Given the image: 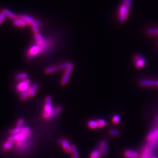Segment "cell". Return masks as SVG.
I'll list each match as a JSON object with an SVG mask.
<instances>
[{
    "mask_svg": "<svg viewBox=\"0 0 158 158\" xmlns=\"http://www.w3.org/2000/svg\"><path fill=\"white\" fill-rule=\"evenodd\" d=\"M54 108L52 107V99L50 96H47L45 99V104L43 111V117L46 119H49Z\"/></svg>",
    "mask_w": 158,
    "mask_h": 158,
    "instance_id": "1",
    "label": "cell"
},
{
    "mask_svg": "<svg viewBox=\"0 0 158 158\" xmlns=\"http://www.w3.org/2000/svg\"><path fill=\"white\" fill-rule=\"evenodd\" d=\"M130 8L126 7L124 4H122L119 8L118 20L120 23H124L127 19L129 15Z\"/></svg>",
    "mask_w": 158,
    "mask_h": 158,
    "instance_id": "2",
    "label": "cell"
},
{
    "mask_svg": "<svg viewBox=\"0 0 158 158\" xmlns=\"http://www.w3.org/2000/svg\"><path fill=\"white\" fill-rule=\"evenodd\" d=\"M73 64L71 62L70 63V65L68 66V67L65 70V72H64L63 76L61 80L62 85H64L68 83V80L70 79V75H71V73L73 71Z\"/></svg>",
    "mask_w": 158,
    "mask_h": 158,
    "instance_id": "3",
    "label": "cell"
},
{
    "mask_svg": "<svg viewBox=\"0 0 158 158\" xmlns=\"http://www.w3.org/2000/svg\"><path fill=\"white\" fill-rule=\"evenodd\" d=\"M20 16L26 22L27 25H32V24H36L39 27H42L43 26V23L41 21L34 19L33 17L28 14H24Z\"/></svg>",
    "mask_w": 158,
    "mask_h": 158,
    "instance_id": "4",
    "label": "cell"
},
{
    "mask_svg": "<svg viewBox=\"0 0 158 158\" xmlns=\"http://www.w3.org/2000/svg\"><path fill=\"white\" fill-rule=\"evenodd\" d=\"M30 136H31L30 135H28V134H26L25 133L21 132L19 134L11 136L9 138V140H11V142H22V141H23V140L26 139L28 138H29Z\"/></svg>",
    "mask_w": 158,
    "mask_h": 158,
    "instance_id": "5",
    "label": "cell"
},
{
    "mask_svg": "<svg viewBox=\"0 0 158 158\" xmlns=\"http://www.w3.org/2000/svg\"><path fill=\"white\" fill-rule=\"evenodd\" d=\"M31 80L29 79H25L20 81L17 85V90L19 92L22 93L30 89Z\"/></svg>",
    "mask_w": 158,
    "mask_h": 158,
    "instance_id": "6",
    "label": "cell"
},
{
    "mask_svg": "<svg viewBox=\"0 0 158 158\" xmlns=\"http://www.w3.org/2000/svg\"><path fill=\"white\" fill-rule=\"evenodd\" d=\"M147 140L149 142L158 141V127L153 129L148 134Z\"/></svg>",
    "mask_w": 158,
    "mask_h": 158,
    "instance_id": "7",
    "label": "cell"
},
{
    "mask_svg": "<svg viewBox=\"0 0 158 158\" xmlns=\"http://www.w3.org/2000/svg\"><path fill=\"white\" fill-rule=\"evenodd\" d=\"M135 66L136 68H141L143 67L146 63L145 59L139 54H137L134 57Z\"/></svg>",
    "mask_w": 158,
    "mask_h": 158,
    "instance_id": "8",
    "label": "cell"
},
{
    "mask_svg": "<svg viewBox=\"0 0 158 158\" xmlns=\"http://www.w3.org/2000/svg\"><path fill=\"white\" fill-rule=\"evenodd\" d=\"M108 142L106 140H102V141L100 143L98 150L100 152V155L101 156H104L105 155L107 154V151H108Z\"/></svg>",
    "mask_w": 158,
    "mask_h": 158,
    "instance_id": "9",
    "label": "cell"
},
{
    "mask_svg": "<svg viewBox=\"0 0 158 158\" xmlns=\"http://www.w3.org/2000/svg\"><path fill=\"white\" fill-rule=\"evenodd\" d=\"M41 52V48L39 45L38 44L33 45L28 51V57L29 58H33L35 55L38 54L39 53Z\"/></svg>",
    "mask_w": 158,
    "mask_h": 158,
    "instance_id": "10",
    "label": "cell"
},
{
    "mask_svg": "<svg viewBox=\"0 0 158 158\" xmlns=\"http://www.w3.org/2000/svg\"><path fill=\"white\" fill-rule=\"evenodd\" d=\"M58 142L62 146L63 149L67 153H70L72 145H70L69 141L67 139H60L58 140Z\"/></svg>",
    "mask_w": 158,
    "mask_h": 158,
    "instance_id": "11",
    "label": "cell"
},
{
    "mask_svg": "<svg viewBox=\"0 0 158 158\" xmlns=\"http://www.w3.org/2000/svg\"><path fill=\"white\" fill-rule=\"evenodd\" d=\"M12 24L14 25L19 27H25L27 25L26 22L22 18L21 16L17 18L16 19L12 21Z\"/></svg>",
    "mask_w": 158,
    "mask_h": 158,
    "instance_id": "12",
    "label": "cell"
},
{
    "mask_svg": "<svg viewBox=\"0 0 158 158\" xmlns=\"http://www.w3.org/2000/svg\"><path fill=\"white\" fill-rule=\"evenodd\" d=\"M63 108L62 106H57L55 108H54L49 118V119H53L56 117H58L62 111Z\"/></svg>",
    "mask_w": 158,
    "mask_h": 158,
    "instance_id": "13",
    "label": "cell"
},
{
    "mask_svg": "<svg viewBox=\"0 0 158 158\" xmlns=\"http://www.w3.org/2000/svg\"><path fill=\"white\" fill-rule=\"evenodd\" d=\"M139 84L143 87H152L155 85V81L149 79H143L139 81Z\"/></svg>",
    "mask_w": 158,
    "mask_h": 158,
    "instance_id": "14",
    "label": "cell"
},
{
    "mask_svg": "<svg viewBox=\"0 0 158 158\" xmlns=\"http://www.w3.org/2000/svg\"><path fill=\"white\" fill-rule=\"evenodd\" d=\"M3 11L5 14L6 16H7L8 18H9V19H11L12 20H14L16 19L17 18H18L17 15L15 14H14V12H12V11H11L8 9L5 8V9H3Z\"/></svg>",
    "mask_w": 158,
    "mask_h": 158,
    "instance_id": "15",
    "label": "cell"
},
{
    "mask_svg": "<svg viewBox=\"0 0 158 158\" xmlns=\"http://www.w3.org/2000/svg\"><path fill=\"white\" fill-rule=\"evenodd\" d=\"M35 39H36V41H37V43L39 45V46H42L44 42H45V40H44V38L43 37L42 35L40 33H36L35 35Z\"/></svg>",
    "mask_w": 158,
    "mask_h": 158,
    "instance_id": "16",
    "label": "cell"
},
{
    "mask_svg": "<svg viewBox=\"0 0 158 158\" xmlns=\"http://www.w3.org/2000/svg\"><path fill=\"white\" fill-rule=\"evenodd\" d=\"M39 88V84L38 83H34L31 87H30V97H33L37 93V90Z\"/></svg>",
    "mask_w": 158,
    "mask_h": 158,
    "instance_id": "17",
    "label": "cell"
},
{
    "mask_svg": "<svg viewBox=\"0 0 158 158\" xmlns=\"http://www.w3.org/2000/svg\"><path fill=\"white\" fill-rule=\"evenodd\" d=\"M58 70H59L58 66H54L46 68L45 70V72L46 74H51L57 72Z\"/></svg>",
    "mask_w": 158,
    "mask_h": 158,
    "instance_id": "18",
    "label": "cell"
},
{
    "mask_svg": "<svg viewBox=\"0 0 158 158\" xmlns=\"http://www.w3.org/2000/svg\"><path fill=\"white\" fill-rule=\"evenodd\" d=\"M70 153L72 154V158H79V153L76 145H72Z\"/></svg>",
    "mask_w": 158,
    "mask_h": 158,
    "instance_id": "19",
    "label": "cell"
},
{
    "mask_svg": "<svg viewBox=\"0 0 158 158\" xmlns=\"http://www.w3.org/2000/svg\"><path fill=\"white\" fill-rule=\"evenodd\" d=\"M28 74L26 73H19L15 75V79L18 80H24L28 79Z\"/></svg>",
    "mask_w": 158,
    "mask_h": 158,
    "instance_id": "20",
    "label": "cell"
},
{
    "mask_svg": "<svg viewBox=\"0 0 158 158\" xmlns=\"http://www.w3.org/2000/svg\"><path fill=\"white\" fill-rule=\"evenodd\" d=\"M139 156V154L137 152L134 151H132V150H127L125 152V156L128 157V156H134V157H138Z\"/></svg>",
    "mask_w": 158,
    "mask_h": 158,
    "instance_id": "21",
    "label": "cell"
},
{
    "mask_svg": "<svg viewBox=\"0 0 158 158\" xmlns=\"http://www.w3.org/2000/svg\"><path fill=\"white\" fill-rule=\"evenodd\" d=\"M87 125L90 128H94H94H97L98 127L97 121H94V120L89 121V122H88Z\"/></svg>",
    "mask_w": 158,
    "mask_h": 158,
    "instance_id": "22",
    "label": "cell"
},
{
    "mask_svg": "<svg viewBox=\"0 0 158 158\" xmlns=\"http://www.w3.org/2000/svg\"><path fill=\"white\" fill-rule=\"evenodd\" d=\"M12 145H13L12 142H11V140H8L4 144V145L3 146V148L4 150L7 151V150H9V149H11L12 147Z\"/></svg>",
    "mask_w": 158,
    "mask_h": 158,
    "instance_id": "23",
    "label": "cell"
},
{
    "mask_svg": "<svg viewBox=\"0 0 158 158\" xmlns=\"http://www.w3.org/2000/svg\"><path fill=\"white\" fill-rule=\"evenodd\" d=\"M30 96V89L22 92L21 95V99L22 100H25L28 98V97Z\"/></svg>",
    "mask_w": 158,
    "mask_h": 158,
    "instance_id": "24",
    "label": "cell"
},
{
    "mask_svg": "<svg viewBox=\"0 0 158 158\" xmlns=\"http://www.w3.org/2000/svg\"><path fill=\"white\" fill-rule=\"evenodd\" d=\"M148 35H157L158 34V28H149L146 31Z\"/></svg>",
    "mask_w": 158,
    "mask_h": 158,
    "instance_id": "25",
    "label": "cell"
},
{
    "mask_svg": "<svg viewBox=\"0 0 158 158\" xmlns=\"http://www.w3.org/2000/svg\"><path fill=\"white\" fill-rule=\"evenodd\" d=\"M70 63L71 62H64V63H60L59 65H58V67L59 70H63V69L66 70L68 67Z\"/></svg>",
    "mask_w": 158,
    "mask_h": 158,
    "instance_id": "26",
    "label": "cell"
},
{
    "mask_svg": "<svg viewBox=\"0 0 158 158\" xmlns=\"http://www.w3.org/2000/svg\"><path fill=\"white\" fill-rule=\"evenodd\" d=\"M100 156V152L98 149H97L92 152L90 155V158H98Z\"/></svg>",
    "mask_w": 158,
    "mask_h": 158,
    "instance_id": "27",
    "label": "cell"
},
{
    "mask_svg": "<svg viewBox=\"0 0 158 158\" xmlns=\"http://www.w3.org/2000/svg\"><path fill=\"white\" fill-rule=\"evenodd\" d=\"M24 119L23 118H20L17 122L16 127L22 129L23 128L22 127L24 125Z\"/></svg>",
    "mask_w": 158,
    "mask_h": 158,
    "instance_id": "28",
    "label": "cell"
},
{
    "mask_svg": "<svg viewBox=\"0 0 158 158\" xmlns=\"http://www.w3.org/2000/svg\"><path fill=\"white\" fill-rule=\"evenodd\" d=\"M21 131V128H19L18 127H15L13 129H12L11 131H10V133L12 134V135H16V134H18L20 133Z\"/></svg>",
    "mask_w": 158,
    "mask_h": 158,
    "instance_id": "29",
    "label": "cell"
},
{
    "mask_svg": "<svg viewBox=\"0 0 158 158\" xmlns=\"http://www.w3.org/2000/svg\"><path fill=\"white\" fill-rule=\"evenodd\" d=\"M97 123H98V127H104L105 125H106V121H105L104 119H98L97 121Z\"/></svg>",
    "mask_w": 158,
    "mask_h": 158,
    "instance_id": "30",
    "label": "cell"
},
{
    "mask_svg": "<svg viewBox=\"0 0 158 158\" xmlns=\"http://www.w3.org/2000/svg\"><path fill=\"white\" fill-rule=\"evenodd\" d=\"M5 17H6V15L3 11L1 13H0V25H1L4 22L5 19Z\"/></svg>",
    "mask_w": 158,
    "mask_h": 158,
    "instance_id": "31",
    "label": "cell"
},
{
    "mask_svg": "<svg viewBox=\"0 0 158 158\" xmlns=\"http://www.w3.org/2000/svg\"><path fill=\"white\" fill-rule=\"evenodd\" d=\"M31 27H32V29L33 32L35 34L39 33V26L37 25H36V24H32L31 25Z\"/></svg>",
    "mask_w": 158,
    "mask_h": 158,
    "instance_id": "32",
    "label": "cell"
},
{
    "mask_svg": "<svg viewBox=\"0 0 158 158\" xmlns=\"http://www.w3.org/2000/svg\"><path fill=\"white\" fill-rule=\"evenodd\" d=\"M113 121L114 124H118L120 121V117L118 115H115L113 118Z\"/></svg>",
    "mask_w": 158,
    "mask_h": 158,
    "instance_id": "33",
    "label": "cell"
},
{
    "mask_svg": "<svg viewBox=\"0 0 158 158\" xmlns=\"http://www.w3.org/2000/svg\"><path fill=\"white\" fill-rule=\"evenodd\" d=\"M109 134L111 136H117L119 135V131L117 130H112L111 131H110L109 132Z\"/></svg>",
    "mask_w": 158,
    "mask_h": 158,
    "instance_id": "34",
    "label": "cell"
},
{
    "mask_svg": "<svg viewBox=\"0 0 158 158\" xmlns=\"http://www.w3.org/2000/svg\"><path fill=\"white\" fill-rule=\"evenodd\" d=\"M155 85L158 87V80L155 81Z\"/></svg>",
    "mask_w": 158,
    "mask_h": 158,
    "instance_id": "35",
    "label": "cell"
},
{
    "mask_svg": "<svg viewBox=\"0 0 158 158\" xmlns=\"http://www.w3.org/2000/svg\"><path fill=\"white\" fill-rule=\"evenodd\" d=\"M127 158H138V157H134V156H128V157H127Z\"/></svg>",
    "mask_w": 158,
    "mask_h": 158,
    "instance_id": "36",
    "label": "cell"
},
{
    "mask_svg": "<svg viewBox=\"0 0 158 158\" xmlns=\"http://www.w3.org/2000/svg\"><path fill=\"white\" fill-rule=\"evenodd\" d=\"M152 158H157V157H153Z\"/></svg>",
    "mask_w": 158,
    "mask_h": 158,
    "instance_id": "37",
    "label": "cell"
}]
</instances>
